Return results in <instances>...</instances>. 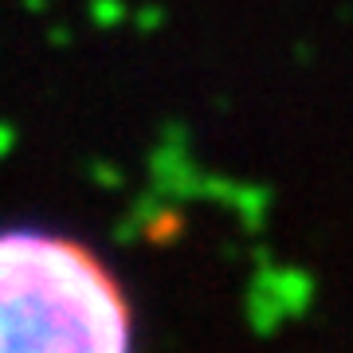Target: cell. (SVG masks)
<instances>
[{
    "instance_id": "6da1fadb",
    "label": "cell",
    "mask_w": 353,
    "mask_h": 353,
    "mask_svg": "<svg viewBox=\"0 0 353 353\" xmlns=\"http://www.w3.org/2000/svg\"><path fill=\"white\" fill-rule=\"evenodd\" d=\"M0 353H134L122 283L87 243L0 232Z\"/></svg>"
}]
</instances>
